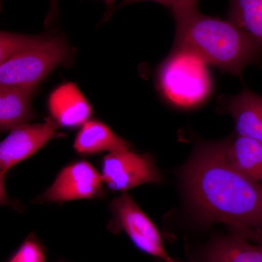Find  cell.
<instances>
[{
	"label": "cell",
	"mask_w": 262,
	"mask_h": 262,
	"mask_svg": "<svg viewBox=\"0 0 262 262\" xmlns=\"http://www.w3.org/2000/svg\"><path fill=\"white\" fill-rule=\"evenodd\" d=\"M9 262H45V255L37 243L26 241Z\"/></svg>",
	"instance_id": "obj_17"
},
{
	"label": "cell",
	"mask_w": 262,
	"mask_h": 262,
	"mask_svg": "<svg viewBox=\"0 0 262 262\" xmlns=\"http://www.w3.org/2000/svg\"><path fill=\"white\" fill-rule=\"evenodd\" d=\"M51 10H50L49 15H48L46 24H50L52 19L54 18L55 15L58 13V3L57 0H51Z\"/></svg>",
	"instance_id": "obj_19"
},
{
	"label": "cell",
	"mask_w": 262,
	"mask_h": 262,
	"mask_svg": "<svg viewBox=\"0 0 262 262\" xmlns=\"http://www.w3.org/2000/svg\"><path fill=\"white\" fill-rule=\"evenodd\" d=\"M48 107L51 120L58 126L82 127L92 115V107L77 84L64 82L50 94Z\"/></svg>",
	"instance_id": "obj_9"
},
{
	"label": "cell",
	"mask_w": 262,
	"mask_h": 262,
	"mask_svg": "<svg viewBox=\"0 0 262 262\" xmlns=\"http://www.w3.org/2000/svg\"><path fill=\"white\" fill-rule=\"evenodd\" d=\"M227 20L262 45V0H230Z\"/></svg>",
	"instance_id": "obj_15"
},
{
	"label": "cell",
	"mask_w": 262,
	"mask_h": 262,
	"mask_svg": "<svg viewBox=\"0 0 262 262\" xmlns=\"http://www.w3.org/2000/svg\"><path fill=\"white\" fill-rule=\"evenodd\" d=\"M251 241L262 250V232H255L251 236Z\"/></svg>",
	"instance_id": "obj_20"
},
{
	"label": "cell",
	"mask_w": 262,
	"mask_h": 262,
	"mask_svg": "<svg viewBox=\"0 0 262 262\" xmlns=\"http://www.w3.org/2000/svg\"><path fill=\"white\" fill-rule=\"evenodd\" d=\"M208 66L194 53L173 49L157 72L160 92L175 106L192 107L201 104L211 91Z\"/></svg>",
	"instance_id": "obj_3"
},
{
	"label": "cell",
	"mask_w": 262,
	"mask_h": 262,
	"mask_svg": "<svg viewBox=\"0 0 262 262\" xmlns=\"http://www.w3.org/2000/svg\"><path fill=\"white\" fill-rule=\"evenodd\" d=\"M102 177L91 164L77 162L60 172L40 199L44 202L91 199L102 192Z\"/></svg>",
	"instance_id": "obj_8"
},
{
	"label": "cell",
	"mask_w": 262,
	"mask_h": 262,
	"mask_svg": "<svg viewBox=\"0 0 262 262\" xmlns=\"http://www.w3.org/2000/svg\"><path fill=\"white\" fill-rule=\"evenodd\" d=\"M113 231H125L136 247L143 252L167 262L170 259L163 239L152 223L128 194H123L111 203Z\"/></svg>",
	"instance_id": "obj_5"
},
{
	"label": "cell",
	"mask_w": 262,
	"mask_h": 262,
	"mask_svg": "<svg viewBox=\"0 0 262 262\" xmlns=\"http://www.w3.org/2000/svg\"><path fill=\"white\" fill-rule=\"evenodd\" d=\"M142 1H152L166 7L172 15L185 10L196 8L199 0H123L122 5L132 4Z\"/></svg>",
	"instance_id": "obj_18"
},
{
	"label": "cell",
	"mask_w": 262,
	"mask_h": 262,
	"mask_svg": "<svg viewBox=\"0 0 262 262\" xmlns=\"http://www.w3.org/2000/svg\"><path fill=\"white\" fill-rule=\"evenodd\" d=\"M173 16L174 49L190 52L208 66L237 76L261 59L262 45L229 20L203 14L198 8Z\"/></svg>",
	"instance_id": "obj_2"
},
{
	"label": "cell",
	"mask_w": 262,
	"mask_h": 262,
	"mask_svg": "<svg viewBox=\"0 0 262 262\" xmlns=\"http://www.w3.org/2000/svg\"><path fill=\"white\" fill-rule=\"evenodd\" d=\"M103 182L113 190L126 191L148 183L161 181L149 155L136 154L130 149L108 153L102 161Z\"/></svg>",
	"instance_id": "obj_7"
},
{
	"label": "cell",
	"mask_w": 262,
	"mask_h": 262,
	"mask_svg": "<svg viewBox=\"0 0 262 262\" xmlns=\"http://www.w3.org/2000/svg\"><path fill=\"white\" fill-rule=\"evenodd\" d=\"M52 35H25L14 33L1 32L0 34V63L8 61L42 45Z\"/></svg>",
	"instance_id": "obj_16"
},
{
	"label": "cell",
	"mask_w": 262,
	"mask_h": 262,
	"mask_svg": "<svg viewBox=\"0 0 262 262\" xmlns=\"http://www.w3.org/2000/svg\"><path fill=\"white\" fill-rule=\"evenodd\" d=\"M73 55L65 38L51 37L37 47L13 57L0 65V85L37 87L53 70Z\"/></svg>",
	"instance_id": "obj_4"
},
{
	"label": "cell",
	"mask_w": 262,
	"mask_h": 262,
	"mask_svg": "<svg viewBox=\"0 0 262 262\" xmlns=\"http://www.w3.org/2000/svg\"><path fill=\"white\" fill-rule=\"evenodd\" d=\"M167 262H184V261H177V260L174 259V258L170 257V259L168 260Z\"/></svg>",
	"instance_id": "obj_22"
},
{
	"label": "cell",
	"mask_w": 262,
	"mask_h": 262,
	"mask_svg": "<svg viewBox=\"0 0 262 262\" xmlns=\"http://www.w3.org/2000/svg\"><path fill=\"white\" fill-rule=\"evenodd\" d=\"M102 1L106 3V6H107L108 10H111V8H113L114 3H115L116 0H102Z\"/></svg>",
	"instance_id": "obj_21"
},
{
	"label": "cell",
	"mask_w": 262,
	"mask_h": 262,
	"mask_svg": "<svg viewBox=\"0 0 262 262\" xmlns=\"http://www.w3.org/2000/svg\"><path fill=\"white\" fill-rule=\"evenodd\" d=\"M225 147L224 141L198 148L184 171L188 194L208 222L262 232V184L234 168Z\"/></svg>",
	"instance_id": "obj_1"
},
{
	"label": "cell",
	"mask_w": 262,
	"mask_h": 262,
	"mask_svg": "<svg viewBox=\"0 0 262 262\" xmlns=\"http://www.w3.org/2000/svg\"><path fill=\"white\" fill-rule=\"evenodd\" d=\"M224 111L233 118L237 136L262 144V96L244 89L227 98Z\"/></svg>",
	"instance_id": "obj_10"
},
{
	"label": "cell",
	"mask_w": 262,
	"mask_h": 262,
	"mask_svg": "<svg viewBox=\"0 0 262 262\" xmlns=\"http://www.w3.org/2000/svg\"><path fill=\"white\" fill-rule=\"evenodd\" d=\"M74 149L82 155H94L103 151L115 152L130 149V144L117 136L106 124L89 120L81 127L74 142Z\"/></svg>",
	"instance_id": "obj_12"
},
{
	"label": "cell",
	"mask_w": 262,
	"mask_h": 262,
	"mask_svg": "<svg viewBox=\"0 0 262 262\" xmlns=\"http://www.w3.org/2000/svg\"><path fill=\"white\" fill-rule=\"evenodd\" d=\"M226 155L229 163L255 182L262 184V144L236 136L226 140Z\"/></svg>",
	"instance_id": "obj_14"
},
{
	"label": "cell",
	"mask_w": 262,
	"mask_h": 262,
	"mask_svg": "<svg viewBox=\"0 0 262 262\" xmlns=\"http://www.w3.org/2000/svg\"><path fill=\"white\" fill-rule=\"evenodd\" d=\"M58 125L50 119L46 122L25 124L10 131L0 144L1 201H8L5 189L7 172L46 145L56 134Z\"/></svg>",
	"instance_id": "obj_6"
},
{
	"label": "cell",
	"mask_w": 262,
	"mask_h": 262,
	"mask_svg": "<svg viewBox=\"0 0 262 262\" xmlns=\"http://www.w3.org/2000/svg\"><path fill=\"white\" fill-rule=\"evenodd\" d=\"M34 86L0 85V128L8 132L25 125L32 116Z\"/></svg>",
	"instance_id": "obj_11"
},
{
	"label": "cell",
	"mask_w": 262,
	"mask_h": 262,
	"mask_svg": "<svg viewBox=\"0 0 262 262\" xmlns=\"http://www.w3.org/2000/svg\"><path fill=\"white\" fill-rule=\"evenodd\" d=\"M206 262H262V250L249 239L232 233L215 239L204 253Z\"/></svg>",
	"instance_id": "obj_13"
}]
</instances>
